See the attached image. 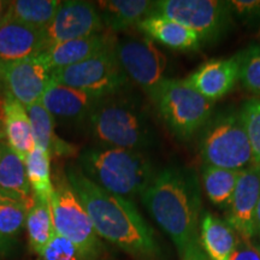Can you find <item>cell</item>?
<instances>
[{"label":"cell","mask_w":260,"mask_h":260,"mask_svg":"<svg viewBox=\"0 0 260 260\" xmlns=\"http://www.w3.org/2000/svg\"><path fill=\"white\" fill-rule=\"evenodd\" d=\"M105 30L95 3L84 0L61 2L57 14L45 29L48 47Z\"/></svg>","instance_id":"7c38bea8"},{"label":"cell","mask_w":260,"mask_h":260,"mask_svg":"<svg viewBox=\"0 0 260 260\" xmlns=\"http://www.w3.org/2000/svg\"><path fill=\"white\" fill-rule=\"evenodd\" d=\"M79 168L96 186L129 200L141 197L157 174L144 152L102 145L84 148Z\"/></svg>","instance_id":"3957f363"},{"label":"cell","mask_w":260,"mask_h":260,"mask_svg":"<svg viewBox=\"0 0 260 260\" xmlns=\"http://www.w3.org/2000/svg\"><path fill=\"white\" fill-rule=\"evenodd\" d=\"M98 100V98L88 93L51 80L42 96L41 104L54 119L71 124H80L88 121Z\"/></svg>","instance_id":"2e32d148"},{"label":"cell","mask_w":260,"mask_h":260,"mask_svg":"<svg viewBox=\"0 0 260 260\" xmlns=\"http://www.w3.org/2000/svg\"><path fill=\"white\" fill-rule=\"evenodd\" d=\"M5 138V135H4V132H2V130H0V141H2L3 139Z\"/></svg>","instance_id":"ab89813d"},{"label":"cell","mask_w":260,"mask_h":260,"mask_svg":"<svg viewBox=\"0 0 260 260\" xmlns=\"http://www.w3.org/2000/svg\"><path fill=\"white\" fill-rule=\"evenodd\" d=\"M25 174L32 197L50 203L54 190L51 176V155L34 146L24 160Z\"/></svg>","instance_id":"484cf974"},{"label":"cell","mask_w":260,"mask_h":260,"mask_svg":"<svg viewBox=\"0 0 260 260\" xmlns=\"http://www.w3.org/2000/svg\"><path fill=\"white\" fill-rule=\"evenodd\" d=\"M30 121L32 139L37 147L51 155H71L76 148L54 134V118L41 102L25 107Z\"/></svg>","instance_id":"7402d4cb"},{"label":"cell","mask_w":260,"mask_h":260,"mask_svg":"<svg viewBox=\"0 0 260 260\" xmlns=\"http://www.w3.org/2000/svg\"><path fill=\"white\" fill-rule=\"evenodd\" d=\"M38 260H88L73 242L54 235Z\"/></svg>","instance_id":"4dcf8cb0"},{"label":"cell","mask_w":260,"mask_h":260,"mask_svg":"<svg viewBox=\"0 0 260 260\" xmlns=\"http://www.w3.org/2000/svg\"><path fill=\"white\" fill-rule=\"evenodd\" d=\"M96 260H118V259H117L116 256H113L112 254H110L107 251H105Z\"/></svg>","instance_id":"f35d334b"},{"label":"cell","mask_w":260,"mask_h":260,"mask_svg":"<svg viewBox=\"0 0 260 260\" xmlns=\"http://www.w3.org/2000/svg\"><path fill=\"white\" fill-rule=\"evenodd\" d=\"M229 260H260V249L251 240L237 235L236 247Z\"/></svg>","instance_id":"d6a6232c"},{"label":"cell","mask_w":260,"mask_h":260,"mask_svg":"<svg viewBox=\"0 0 260 260\" xmlns=\"http://www.w3.org/2000/svg\"><path fill=\"white\" fill-rule=\"evenodd\" d=\"M51 82V71L39 57L0 63V86L23 106L41 102Z\"/></svg>","instance_id":"8fae6325"},{"label":"cell","mask_w":260,"mask_h":260,"mask_svg":"<svg viewBox=\"0 0 260 260\" xmlns=\"http://www.w3.org/2000/svg\"><path fill=\"white\" fill-rule=\"evenodd\" d=\"M10 2H4V0H0V24L4 21L6 12H8Z\"/></svg>","instance_id":"d590c367"},{"label":"cell","mask_w":260,"mask_h":260,"mask_svg":"<svg viewBox=\"0 0 260 260\" xmlns=\"http://www.w3.org/2000/svg\"><path fill=\"white\" fill-rule=\"evenodd\" d=\"M50 205L57 235L73 242L88 260H96L106 251L67 176L59 178L54 184Z\"/></svg>","instance_id":"8992f818"},{"label":"cell","mask_w":260,"mask_h":260,"mask_svg":"<svg viewBox=\"0 0 260 260\" xmlns=\"http://www.w3.org/2000/svg\"><path fill=\"white\" fill-rule=\"evenodd\" d=\"M29 200L0 201V235L14 239L25 225Z\"/></svg>","instance_id":"83f0119b"},{"label":"cell","mask_w":260,"mask_h":260,"mask_svg":"<svg viewBox=\"0 0 260 260\" xmlns=\"http://www.w3.org/2000/svg\"><path fill=\"white\" fill-rule=\"evenodd\" d=\"M153 15L170 18L197 32L201 42H213L233 22L229 2L220 0H159Z\"/></svg>","instance_id":"9c48e42d"},{"label":"cell","mask_w":260,"mask_h":260,"mask_svg":"<svg viewBox=\"0 0 260 260\" xmlns=\"http://www.w3.org/2000/svg\"><path fill=\"white\" fill-rule=\"evenodd\" d=\"M170 132L183 141L189 140L210 119L214 102L191 88L184 80L168 79L154 102Z\"/></svg>","instance_id":"5b68a950"},{"label":"cell","mask_w":260,"mask_h":260,"mask_svg":"<svg viewBox=\"0 0 260 260\" xmlns=\"http://www.w3.org/2000/svg\"><path fill=\"white\" fill-rule=\"evenodd\" d=\"M205 165L242 171L253 167V154L241 117L236 113L217 117L200 141Z\"/></svg>","instance_id":"52a82bcc"},{"label":"cell","mask_w":260,"mask_h":260,"mask_svg":"<svg viewBox=\"0 0 260 260\" xmlns=\"http://www.w3.org/2000/svg\"><path fill=\"white\" fill-rule=\"evenodd\" d=\"M124 92L98 100L88 119L90 133L98 145L142 152L153 146L154 128L141 104Z\"/></svg>","instance_id":"277c9868"},{"label":"cell","mask_w":260,"mask_h":260,"mask_svg":"<svg viewBox=\"0 0 260 260\" xmlns=\"http://www.w3.org/2000/svg\"><path fill=\"white\" fill-rule=\"evenodd\" d=\"M115 48H109L79 64L52 71L51 80L98 99L124 92L130 81L119 64Z\"/></svg>","instance_id":"ba28073f"},{"label":"cell","mask_w":260,"mask_h":260,"mask_svg":"<svg viewBox=\"0 0 260 260\" xmlns=\"http://www.w3.org/2000/svg\"><path fill=\"white\" fill-rule=\"evenodd\" d=\"M16 245H17L16 240L0 235V258H6V256L11 255L12 252L15 251Z\"/></svg>","instance_id":"e575fe53"},{"label":"cell","mask_w":260,"mask_h":260,"mask_svg":"<svg viewBox=\"0 0 260 260\" xmlns=\"http://www.w3.org/2000/svg\"><path fill=\"white\" fill-rule=\"evenodd\" d=\"M59 0H15L10 2L4 19L45 30L60 6Z\"/></svg>","instance_id":"d4e9b609"},{"label":"cell","mask_w":260,"mask_h":260,"mask_svg":"<svg viewBox=\"0 0 260 260\" xmlns=\"http://www.w3.org/2000/svg\"><path fill=\"white\" fill-rule=\"evenodd\" d=\"M229 3L233 17L236 16L249 27L260 29V0H232Z\"/></svg>","instance_id":"1f68e13d"},{"label":"cell","mask_w":260,"mask_h":260,"mask_svg":"<svg viewBox=\"0 0 260 260\" xmlns=\"http://www.w3.org/2000/svg\"><path fill=\"white\" fill-rule=\"evenodd\" d=\"M184 81L206 99L216 102L232 92L240 81L239 56L206 61Z\"/></svg>","instance_id":"9a60e30c"},{"label":"cell","mask_w":260,"mask_h":260,"mask_svg":"<svg viewBox=\"0 0 260 260\" xmlns=\"http://www.w3.org/2000/svg\"><path fill=\"white\" fill-rule=\"evenodd\" d=\"M116 56L129 81L154 102L161 84L168 80V58L148 38L117 40Z\"/></svg>","instance_id":"30bf717a"},{"label":"cell","mask_w":260,"mask_h":260,"mask_svg":"<svg viewBox=\"0 0 260 260\" xmlns=\"http://www.w3.org/2000/svg\"><path fill=\"white\" fill-rule=\"evenodd\" d=\"M0 188L21 201H28L31 194L24 161L3 141H0Z\"/></svg>","instance_id":"603a6c76"},{"label":"cell","mask_w":260,"mask_h":260,"mask_svg":"<svg viewBox=\"0 0 260 260\" xmlns=\"http://www.w3.org/2000/svg\"><path fill=\"white\" fill-rule=\"evenodd\" d=\"M117 40L118 38L116 37V34L104 30L103 32L90 35V37L53 45L38 57L52 73L61 68L79 64L109 48L115 47Z\"/></svg>","instance_id":"5bb4252c"},{"label":"cell","mask_w":260,"mask_h":260,"mask_svg":"<svg viewBox=\"0 0 260 260\" xmlns=\"http://www.w3.org/2000/svg\"><path fill=\"white\" fill-rule=\"evenodd\" d=\"M240 171L209 167L203 171L204 190L211 203L225 209L235 190Z\"/></svg>","instance_id":"4316f807"},{"label":"cell","mask_w":260,"mask_h":260,"mask_svg":"<svg viewBox=\"0 0 260 260\" xmlns=\"http://www.w3.org/2000/svg\"><path fill=\"white\" fill-rule=\"evenodd\" d=\"M237 234L225 220L205 212L199 224V245L209 260H229L236 247Z\"/></svg>","instance_id":"44dd1931"},{"label":"cell","mask_w":260,"mask_h":260,"mask_svg":"<svg viewBox=\"0 0 260 260\" xmlns=\"http://www.w3.org/2000/svg\"><path fill=\"white\" fill-rule=\"evenodd\" d=\"M48 48L45 30L4 19L0 24V63L38 57Z\"/></svg>","instance_id":"e0dca14e"},{"label":"cell","mask_w":260,"mask_h":260,"mask_svg":"<svg viewBox=\"0 0 260 260\" xmlns=\"http://www.w3.org/2000/svg\"><path fill=\"white\" fill-rule=\"evenodd\" d=\"M181 260H209V258L204 253L199 243H195L184 252V254L181 256Z\"/></svg>","instance_id":"836d02e7"},{"label":"cell","mask_w":260,"mask_h":260,"mask_svg":"<svg viewBox=\"0 0 260 260\" xmlns=\"http://www.w3.org/2000/svg\"><path fill=\"white\" fill-rule=\"evenodd\" d=\"M95 4L104 28L112 34L138 28L155 10V2L149 0H103Z\"/></svg>","instance_id":"ac0fdd59"},{"label":"cell","mask_w":260,"mask_h":260,"mask_svg":"<svg viewBox=\"0 0 260 260\" xmlns=\"http://www.w3.org/2000/svg\"><path fill=\"white\" fill-rule=\"evenodd\" d=\"M141 200L181 256L199 243L201 189L190 169L171 165L158 171Z\"/></svg>","instance_id":"7a4b0ae2"},{"label":"cell","mask_w":260,"mask_h":260,"mask_svg":"<svg viewBox=\"0 0 260 260\" xmlns=\"http://www.w3.org/2000/svg\"><path fill=\"white\" fill-rule=\"evenodd\" d=\"M8 200H17V199H15L12 195L6 193L5 190H3L2 188H0V201H8ZM19 201H21V200H19Z\"/></svg>","instance_id":"74e56055"},{"label":"cell","mask_w":260,"mask_h":260,"mask_svg":"<svg viewBox=\"0 0 260 260\" xmlns=\"http://www.w3.org/2000/svg\"><path fill=\"white\" fill-rule=\"evenodd\" d=\"M253 154V165L260 168V98L247 100L240 112Z\"/></svg>","instance_id":"f546056e"},{"label":"cell","mask_w":260,"mask_h":260,"mask_svg":"<svg viewBox=\"0 0 260 260\" xmlns=\"http://www.w3.org/2000/svg\"><path fill=\"white\" fill-rule=\"evenodd\" d=\"M65 176L86 209L100 239L141 260H153L160 255L154 230L132 200L96 186L75 165L67 168Z\"/></svg>","instance_id":"6da1fadb"},{"label":"cell","mask_w":260,"mask_h":260,"mask_svg":"<svg viewBox=\"0 0 260 260\" xmlns=\"http://www.w3.org/2000/svg\"><path fill=\"white\" fill-rule=\"evenodd\" d=\"M146 38L172 50H197L203 42L197 32L186 25L159 15H152L138 25Z\"/></svg>","instance_id":"d6986e66"},{"label":"cell","mask_w":260,"mask_h":260,"mask_svg":"<svg viewBox=\"0 0 260 260\" xmlns=\"http://www.w3.org/2000/svg\"><path fill=\"white\" fill-rule=\"evenodd\" d=\"M25 230L28 234L29 247L38 256L41 255L53 236L56 235L52 219L51 205L32 197L25 218Z\"/></svg>","instance_id":"cb8c5ba5"},{"label":"cell","mask_w":260,"mask_h":260,"mask_svg":"<svg viewBox=\"0 0 260 260\" xmlns=\"http://www.w3.org/2000/svg\"><path fill=\"white\" fill-rule=\"evenodd\" d=\"M2 116L3 132L8 140L6 144L24 161L35 146L25 106L14 98L5 95L2 103Z\"/></svg>","instance_id":"ffe728a7"},{"label":"cell","mask_w":260,"mask_h":260,"mask_svg":"<svg viewBox=\"0 0 260 260\" xmlns=\"http://www.w3.org/2000/svg\"><path fill=\"white\" fill-rule=\"evenodd\" d=\"M240 82L249 93L260 96V46H251L239 52Z\"/></svg>","instance_id":"f1b7e54d"},{"label":"cell","mask_w":260,"mask_h":260,"mask_svg":"<svg viewBox=\"0 0 260 260\" xmlns=\"http://www.w3.org/2000/svg\"><path fill=\"white\" fill-rule=\"evenodd\" d=\"M255 236L258 237V240H259V249H260V201H259L258 211H256V230H255Z\"/></svg>","instance_id":"8d00e7d4"},{"label":"cell","mask_w":260,"mask_h":260,"mask_svg":"<svg viewBox=\"0 0 260 260\" xmlns=\"http://www.w3.org/2000/svg\"><path fill=\"white\" fill-rule=\"evenodd\" d=\"M260 201V168L253 167L240 171L237 183L225 207V222L237 235L252 240L255 237L256 211Z\"/></svg>","instance_id":"4fadbf2b"}]
</instances>
